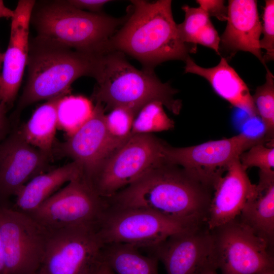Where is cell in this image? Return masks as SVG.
I'll list each match as a JSON object with an SVG mask.
<instances>
[{
    "label": "cell",
    "mask_w": 274,
    "mask_h": 274,
    "mask_svg": "<svg viewBox=\"0 0 274 274\" xmlns=\"http://www.w3.org/2000/svg\"><path fill=\"white\" fill-rule=\"evenodd\" d=\"M213 192L181 167L165 162L107 200L111 207L145 209L206 223Z\"/></svg>",
    "instance_id": "cell-1"
},
{
    "label": "cell",
    "mask_w": 274,
    "mask_h": 274,
    "mask_svg": "<svg viewBox=\"0 0 274 274\" xmlns=\"http://www.w3.org/2000/svg\"><path fill=\"white\" fill-rule=\"evenodd\" d=\"M123 26L109 39L107 52L118 51L135 58L144 69L153 71L169 60L184 61L196 46L181 39L172 14V1H131Z\"/></svg>",
    "instance_id": "cell-2"
},
{
    "label": "cell",
    "mask_w": 274,
    "mask_h": 274,
    "mask_svg": "<svg viewBox=\"0 0 274 274\" xmlns=\"http://www.w3.org/2000/svg\"><path fill=\"white\" fill-rule=\"evenodd\" d=\"M96 81L92 98L105 111L122 108L135 116L147 104L159 101L174 114H179L182 101L175 98L178 90L162 83L153 71L139 70L118 51L99 55L94 78Z\"/></svg>",
    "instance_id": "cell-3"
},
{
    "label": "cell",
    "mask_w": 274,
    "mask_h": 274,
    "mask_svg": "<svg viewBox=\"0 0 274 274\" xmlns=\"http://www.w3.org/2000/svg\"><path fill=\"white\" fill-rule=\"evenodd\" d=\"M98 55L36 37L29 44L28 77L20 107L66 95L78 78L85 76L94 78Z\"/></svg>",
    "instance_id": "cell-4"
},
{
    "label": "cell",
    "mask_w": 274,
    "mask_h": 274,
    "mask_svg": "<svg viewBox=\"0 0 274 274\" xmlns=\"http://www.w3.org/2000/svg\"><path fill=\"white\" fill-rule=\"evenodd\" d=\"M127 15L115 18L76 8L67 1L48 3L32 11L37 38L94 55L107 52V45Z\"/></svg>",
    "instance_id": "cell-5"
},
{
    "label": "cell",
    "mask_w": 274,
    "mask_h": 274,
    "mask_svg": "<svg viewBox=\"0 0 274 274\" xmlns=\"http://www.w3.org/2000/svg\"><path fill=\"white\" fill-rule=\"evenodd\" d=\"M206 225L174 219L150 210L108 207L98 231L104 245L125 244L137 248H152L170 236Z\"/></svg>",
    "instance_id": "cell-6"
},
{
    "label": "cell",
    "mask_w": 274,
    "mask_h": 274,
    "mask_svg": "<svg viewBox=\"0 0 274 274\" xmlns=\"http://www.w3.org/2000/svg\"><path fill=\"white\" fill-rule=\"evenodd\" d=\"M166 144L152 133L131 135L104 161L90 184L101 197L106 199L111 197L165 162Z\"/></svg>",
    "instance_id": "cell-7"
},
{
    "label": "cell",
    "mask_w": 274,
    "mask_h": 274,
    "mask_svg": "<svg viewBox=\"0 0 274 274\" xmlns=\"http://www.w3.org/2000/svg\"><path fill=\"white\" fill-rule=\"evenodd\" d=\"M47 230L45 251L39 274L95 273L102 261L104 246L97 225Z\"/></svg>",
    "instance_id": "cell-8"
},
{
    "label": "cell",
    "mask_w": 274,
    "mask_h": 274,
    "mask_svg": "<svg viewBox=\"0 0 274 274\" xmlns=\"http://www.w3.org/2000/svg\"><path fill=\"white\" fill-rule=\"evenodd\" d=\"M263 134L253 136L241 133L229 138L186 147L166 144V162L178 165L213 190L229 165L241 154L258 144H271Z\"/></svg>",
    "instance_id": "cell-9"
},
{
    "label": "cell",
    "mask_w": 274,
    "mask_h": 274,
    "mask_svg": "<svg viewBox=\"0 0 274 274\" xmlns=\"http://www.w3.org/2000/svg\"><path fill=\"white\" fill-rule=\"evenodd\" d=\"M210 230L213 262L221 274H260L274 269L272 249L238 217Z\"/></svg>",
    "instance_id": "cell-10"
},
{
    "label": "cell",
    "mask_w": 274,
    "mask_h": 274,
    "mask_svg": "<svg viewBox=\"0 0 274 274\" xmlns=\"http://www.w3.org/2000/svg\"><path fill=\"white\" fill-rule=\"evenodd\" d=\"M108 207L83 175L71 181L27 214L47 229L82 225L98 226Z\"/></svg>",
    "instance_id": "cell-11"
},
{
    "label": "cell",
    "mask_w": 274,
    "mask_h": 274,
    "mask_svg": "<svg viewBox=\"0 0 274 274\" xmlns=\"http://www.w3.org/2000/svg\"><path fill=\"white\" fill-rule=\"evenodd\" d=\"M47 229L28 214L0 205L6 274H34L41 265Z\"/></svg>",
    "instance_id": "cell-12"
},
{
    "label": "cell",
    "mask_w": 274,
    "mask_h": 274,
    "mask_svg": "<svg viewBox=\"0 0 274 274\" xmlns=\"http://www.w3.org/2000/svg\"><path fill=\"white\" fill-rule=\"evenodd\" d=\"M105 113L104 106L96 103L90 117L63 145L64 153L81 166L89 182L104 161L128 139L110 132Z\"/></svg>",
    "instance_id": "cell-13"
},
{
    "label": "cell",
    "mask_w": 274,
    "mask_h": 274,
    "mask_svg": "<svg viewBox=\"0 0 274 274\" xmlns=\"http://www.w3.org/2000/svg\"><path fill=\"white\" fill-rule=\"evenodd\" d=\"M148 250L163 263L167 274H196L213 264V236L207 225L172 235Z\"/></svg>",
    "instance_id": "cell-14"
},
{
    "label": "cell",
    "mask_w": 274,
    "mask_h": 274,
    "mask_svg": "<svg viewBox=\"0 0 274 274\" xmlns=\"http://www.w3.org/2000/svg\"><path fill=\"white\" fill-rule=\"evenodd\" d=\"M36 2L19 1L11 18L10 36L0 75V98L7 107L20 88L29 52V28Z\"/></svg>",
    "instance_id": "cell-15"
},
{
    "label": "cell",
    "mask_w": 274,
    "mask_h": 274,
    "mask_svg": "<svg viewBox=\"0 0 274 274\" xmlns=\"http://www.w3.org/2000/svg\"><path fill=\"white\" fill-rule=\"evenodd\" d=\"M50 155L27 143L16 132L0 144V199L15 195L43 173Z\"/></svg>",
    "instance_id": "cell-16"
},
{
    "label": "cell",
    "mask_w": 274,
    "mask_h": 274,
    "mask_svg": "<svg viewBox=\"0 0 274 274\" xmlns=\"http://www.w3.org/2000/svg\"><path fill=\"white\" fill-rule=\"evenodd\" d=\"M241 164L235 159L216 185L208 210L206 225L212 230L237 218L246 202L257 191Z\"/></svg>",
    "instance_id": "cell-17"
},
{
    "label": "cell",
    "mask_w": 274,
    "mask_h": 274,
    "mask_svg": "<svg viewBox=\"0 0 274 274\" xmlns=\"http://www.w3.org/2000/svg\"><path fill=\"white\" fill-rule=\"evenodd\" d=\"M227 25L220 39L223 47L234 55L237 51L249 52L267 68L260 47L262 25L257 2L255 0H229Z\"/></svg>",
    "instance_id": "cell-18"
},
{
    "label": "cell",
    "mask_w": 274,
    "mask_h": 274,
    "mask_svg": "<svg viewBox=\"0 0 274 274\" xmlns=\"http://www.w3.org/2000/svg\"><path fill=\"white\" fill-rule=\"evenodd\" d=\"M185 62V73L202 77L219 96L231 105L244 111L250 117L258 116L248 87L225 58H221L217 65L209 68L197 65L190 56Z\"/></svg>",
    "instance_id": "cell-19"
},
{
    "label": "cell",
    "mask_w": 274,
    "mask_h": 274,
    "mask_svg": "<svg viewBox=\"0 0 274 274\" xmlns=\"http://www.w3.org/2000/svg\"><path fill=\"white\" fill-rule=\"evenodd\" d=\"M82 175L81 166L73 161L36 176L15 194V209L26 214L33 212L62 186Z\"/></svg>",
    "instance_id": "cell-20"
},
{
    "label": "cell",
    "mask_w": 274,
    "mask_h": 274,
    "mask_svg": "<svg viewBox=\"0 0 274 274\" xmlns=\"http://www.w3.org/2000/svg\"><path fill=\"white\" fill-rule=\"evenodd\" d=\"M257 191L245 204L238 218L270 248L274 243V181L258 182Z\"/></svg>",
    "instance_id": "cell-21"
},
{
    "label": "cell",
    "mask_w": 274,
    "mask_h": 274,
    "mask_svg": "<svg viewBox=\"0 0 274 274\" xmlns=\"http://www.w3.org/2000/svg\"><path fill=\"white\" fill-rule=\"evenodd\" d=\"M63 96L48 100L38 107L19 131L27 143L49 155L57 128V105Z\"/></svg>",
    "instance_id": "cell-22"
},
{
    "label": "cell",
    "mask_w": 274,
    "mask_h": 274,
    "mask_svg": "<svg viewBox=\"0 0 274 274\" xmlns=\"http://www.w3.org/2000/svg\"><path fill=\"white\" fill-rule=\"evenodd\" d=\"M102 261L115 274H159L158 259L151 254L142 255L138 248L130 245H104Z\"/></svg>",
    "instance_id": "cell-23"
},
{
    "label": "cell",
    "mask_w": 274,
    "mask_h": 274,
    "mask_svg": "<svg viewBox=\"0 0 274 274\" xmlns=\"http://www.w3.org/2000/svg\"><path fill=\"white\" fill-rule=\"evenodd\" d=\"M93 110L90 100L83 96H62L56 107L57 128L72 135L90 117Z\"/></svg>",
    "instance_id": "cell-24"
},
{
    "label": "cell",
    "mask_w": 274,
    "mask_h": 274,
    "mask_svg": "<svg viewBox=\"0 0 274 274\" xmlns=\"http://www.w3.org/2000/svg\"><path fill=\"white\" fill-rule=\"evenodd\" d=\"M174 126V121L165 112L163 105L153 101L145 105L135 116L131 135L168 130Z\"/></svg>",
    "instance_id": "cell-25"
},
{
    "label": "cell",
    "mask_w": 274,
    "mask_h": 274,
    "mask_svg": "<svg viewBox=\"0 0 274 274\" xmlns=\"http://www.w3.org/2000/svg\"><path fill=\"white\" fill-rule=\"evenodd\" d=\"M266 80L252 95L258 116L264 127V136L274 142V77L266 68Z\"/></svg>",
    "instance_id": "cell-26"
},
{
    "label": "cell",
    "mask_w": 274,
    "mask_h": 274,
    "mask_svg": "<svg viewBox=\"0 0 274 274\" xmlns=\"http://www.w3.org/2000/svg\"><path fill=\"white\" fill-rule=\"evenodd\" d=\"M182 9L185 12V19L182 23L177 24L179 36L184 43L196 45L197 37L211 21L210 16L200 7L185 5Z\"/></svg>",
    "instance_id": "cell-27"
},
{
    "label": "cell",
    "mask_w": 274,
    "mask_h": 274,
    "mask_svg": "<svg viewBox=\"0 0 274 274\" xmlns=\"http://www.w3.org/2000/svg\"><path fill=\"white\" fill-rule=\"evenodd\" d=\"M243 168L257 167L259 175H274V147L258 144L242 153L239 157Z\"/></svg>",
    "instance_id": "cell-28"
},
{
    "label": "cell",
    "mask_w": 274,
    "mask_h": 274,
    "mask_svg": "<svg viewBox=\"0 0 274 274\" xmlns=\"http://www.w3.org/2000/svg\"><path fill=\"white\" fill-rule=\"evenodd\" d=\"M134 117L135 115L130 111L122 108H117L106 115V125L113 135L126 140L131 135Z\"/></svg>",
    "instance_id": "cell-29"
},
{
    "label": "cell",
    "mask_w": 274,
    "mask_h": 274,
    "mask_svg": "<svg viewBox=\"0 0 274 274\" xmlns=\"http://www.w3.org/2000/svg\"><path fill=\"white\" fill-rule=\"evenodd\" d=\"M265 2L261 31L263 37L260 40L259 44L260 48L266 51L263 56L266 63L274 59V1Z\"/></svg>",
    "instance_id": "cell-30"
},
{
    "label": "cell",
    "mask_w": 274,
    "mask_h": 274,
    "mask_svg": "<svg viewBox=\"0 0 274 274\" xmlns=\"http://www.w3.org/2000/svg\"><path fill=\"white\" fill-rule=\"evenodd\" d=\"M220 38L211 21L197 37L195 44L201 45L213 49L218 55L220 52Z\"/></svg>",
    "instance_id": "cell-31"
},
{
    "label": "cell",
    "mask_w": 274,
    "mask_h": 274,
    "mask_svg": "<svg viewBox=\"0 0 274 274\" xmlns=\"http://www.w3.org/2000/svg\"><path fill=\"white\" fill-rule=\"evenodd\" d=\"M199 7L205 11L210 16L216 17L221 21H225L227 18L228 8L222 0H197Z\"/></svg>",
    "instance_id": "cell-32"
},
{
    "label": "cell",
    "mask_w": 274,
    "mask_h": 274,
    "mask_svg": "<svg viewBox=\"0 0 274 274\" xmlns=\"http://www.w3.org/2000/svg\"><path fill=\"white\" fill-rule=\"evenodd\" d=\"M67 3L73 7L83 10L86 9L91 13H100L103 6L111 1L108 0H70Z\"/></svg>",
    "instance_id": "cell-33"
},
{
    "label": "cell",
    "mask_w": 274,
    "mask_h": 274,
    "mask_svg": "<svg viewBox=\"0 0 274 274\" xmlns=\"http://www.w3.org/2000/svg\"><path fill=\"white\" fill-rule=\"evenodd\" d=\"M6 107L0 98V138L3 134L6 127Z\"/></svg>",
    "instance_id": "cell-34"
},
{
    "label": "cell",
    "mask_w": 274,
    "mask_h": 274,
    "mask_svg": "<svg viewBox=\"0 0 274 274\" xmlns=\"http://www.w3.org/2000/svg\"><path fill=\"white\" fill-rule=\"evenodd\" d=\"M14 15V10L7 7L3 1L0 0V18H11Z\"/></svg>",
    "instance_id": "cell-35"
},
{
    "label": "cell",
    "mask_w": 274,
    "mask_h": 274,
    "mask_svg": "<svg viewBox=\"0 0 274 274\" xmlns=\"http://www.w3.org/2000/svg\"><path fill=\"white\" fill-rule=\"evenodd\" d=\"M217 270L213 263H209L202 267L196 274H218Z\"/></svg>",
    "instance_id": "cell-36"
},
{
    "label": "cell",
    "mask_w": 274,
    "mask_h": 274,
    "mask_svg": "<svg viewBox=\"0 0 274 274\" xmlns=\"http://www.w3.org/2000/svg\"><path fill=\"white\" fill-rule=\"evenodd\" d=\"M94 274H115L110 267L102 261Z\"/></svg>",
    "instance_id": "cell-37"
},
{
    "label": "cell",
    "mask_w": 274,
    "mask_h": 274,
    "mask_svg": "<svg viewBox=\"0 0 274 274\" xmlns=\"http://www.w3.org/2000/svg\"><path fill=\"white\" fill-rule=\"evenodd\" d=\"M0 274H6L5 263L3 245L0 236Z\"/></svg>",
    "instance_id": "cell-38"
},
{
    "label": "cell",
    "mask_w": 274,
    "mask_h": 274,
    "mask_svg": "<svg viewBox=\"0 0 274 274\" xmlns=\"http://www.w3.org/2000/svg\"><path fill=\"white\" fill-rule=\"evenodd\" d=\"M3 58H4V53H1L0 52V70H1L2 64H3ZM0 75H1V73H0Z\"/></svg>",
    "instance_id": "cell-39"
},
{
    "label": "cell",
    "mask_w": 274,
    "mask_h": 274,
    "mask_svg": "<svg viewBox=\"0 0 274 274\" xmlns=\"http://www.w3.org/2000/svg\"><path fill=\"white\" fill-rule=\"evenodd\" d=\"M260 274H274V269L268 270V271L263 272Z\"/></svg>",
    "instance_id": "cell-40"
},
{
    "label": "cell",
    "mask_w": 274,
    "mask_h": 274,
    "mask_svg": "<svg viewBox=\"0 0 274 274\" xmlns=\"http://www.w3.org/2000/svg\"><path fill=\"white\" fill-rule=\"evenodd\" d=\"M34 274H39V273L38 272L35 273Z\"/></svg>",
    "instance_id": "cell-41"
}]
</instances>
